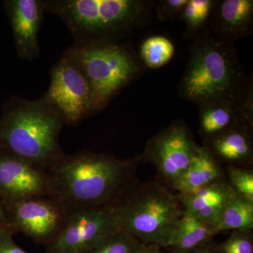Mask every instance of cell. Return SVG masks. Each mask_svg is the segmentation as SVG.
I'll use <instances>...</instances> for the list:
<instances>
[{
	"label": "cell",
	"mask_w": 253,
	"mask_h": 253,
	"mask_svg": "<svg viewBox=\"0 0 253 253\" xmlns=\"http://www.w3.org/2000/svg\"><path fill=\"white\" fill-rule=\"evenodd\" d=\"M214 248L218 253H253L252 231H233L224 242Z\"/></svg>",
	"instance_id": "obj_23"
},
{
	"label": "cell",
	"mask_w": 253,
	"mask_h": 253,
	"mask_svg": "<svg viewBox=\"0 0 253 253\" xmlns=\"http://www.w3.org/2000/svg\"><path fill=\"white\" fill-rule=\"evenodd\" d=\"M139 243L134 236L122 229L89 253H133Z\"/></svg>",
	"instance_id": "obj_24"
},
{
	"label": "cell",
	"mask_w": 253,
	"mask_h": 253,
	"mask_svg": "<svg viewBox=\"0 0 253 253\" xmlns=\"http://www.w3.org/2000/svg\"><path fill=\"white\" fill-rule=\"evenodd\" d=\"M253 166H224V174L234 192L253 204Z\"/></svg>",
	"instance_id": "obj_22"
},
{
	"label": "cell",
	"mask_w": 253,
	"mask_h": 253,
	"mask_svg": "<svg viewBox=\"0 0 253 253\" xmlns=\"http://www.w3.org/2000/svg\"><path fill=\"white\" fill-rule=\"evenodd\" d=\"M13 236L9 228L0 227V253H28L14 242Z\"/></svg>",
	"instance_id": "obj_26"
},
{
	"label": "cell",
	"mask_w": 253,
	"mask_h": 253,
	"mask_svg": "<svg viewBox=\"0 0 253 253\" xmlns=\"http://www.w3.org/2000/svg\"><path fill=\"white\" fill-rule=\"evenodd\" d=\"M121 230L111 208L71 213L45 253H89Z\"/></svg>",
	"instance_id": "obj_9"
},
{
	"label": "cell",
	"mask_w": 253,
	"mask_h": 253,
	"mask_svg": "<svg viewBox=\"0 0 253 253\" xmlns=\"http://www.w3.org/2000/svg\"><path fill=\"white\" fill-rule=\"evenodd\" d=\"M7 227L38 244L48 245L62 230L69 214L49 196H36L3 206Z\"/></svg>",
	"instance_id": "obj_10"
},
{
	"label": "cell",
	"mask_w": 253,
	"mask_h": 253,
	"mask_svg": "<svg viewBox=\"0 0 253 253\" xmlns=\"http://www.w3.org/2000/svg\"><path fill=\"white\" fill-rule=\"evenodd\" d=\"M64 125L59 110L44 96H13L0 117V151L48 172L65 154L59 142Z\"/></svg>",
	"instance_id": "obj_2"
},
{
	"label": "cell",
	"mask_w": 253,
	"mask_h": 253,
	"mask_svg": "<svg viewBox=\"0 0 253 253\" xmlns=\"http://www.w3.org/2000/svg\"><path fill=\"white\" fill-rule=\"evenodd\" d=\"M224 166L218 162L207 148L200 145L189 168L174 190L177 194L190 192L224 177Z\"/></svg>",
	"instance_id": "obj_18"
},
{
	"label": "cell",
	"mask_w": 253,
	"mask_h": 253,
	"mask_svg": "<svg viewBox=\"0 0 253 253\" xmlns=\"http://www.w3.org/2000/svg\"></svg>",
	"instance_id": "obj_30"
},
{
	"label": "cell",
	"mask_w": 253,
	"mask_h": 253,
	"mask_svg": "<svg viewBox=\"0 0 253 253\" xmlns=\"http://www.w3.org/2000/svg\"><path fill=\"white\" fill-rule=\"evenodd\" d=\"M6 226L7 227V224H6V217H5L4 211L3 209L2 205L0 202V227Z\"/></svg>",
	"instance_id": "obj_29"
},
{
	"label": "cell",
	"mask_w": 253,
	"mask_h": 253,
	"mask_svg": "<svg viewBox=\"0 0 253 253\" xmlns=\"http://www.w3.org/2000/svg\"><path fill=\"white\" fill-rule=\"evenodd\" d=\"M217 227L220 232L229 230L252 231L253 204L235 193L224 206Z\"/></svg>",
	"instance_id": "obj_19"
},
{
	"label": "cell",
	"mask_w": 253,
	"mask_h": 253,
	"mask_svg": "<svg viewBox=\"0 0 253 253\" xmlns=\"http://www.w3.org/2000/svg\"><path fill=\"white\" fill-rule=\"evenodd\" d=\"M199 132L203 141L240 124L248 125L234 99L207 103L199 106Z\"/></svg>",
	"instance_id": "obj_16"
},
{
	"label": "cell",
	"mask_w": 253,
	"mask_h": 253,
	"mask_svg": "<svg viewBox=\"0 0 253 253\" xmlns=\"http://www.w3.org/2000/svg\"><path fill=\"white\" fill-rule=\"evenodd\" d=\"M215 0H188L177 20L185 26L183 38L191 40L208 29Z\"/></svg>",
	"instance_id": "obj_20"
},
{
	"label": "cell",
	"mask_w": 253,
	"mask_h": 253,
	"mask_svg": "<svg viewBox=\"0 0 253 253\" xmlns=\"http://www.w3.org/2000/svg\"><path fill=\"white\" fill-rule=\"evenodd\" d=\"M140 154L120 159L109 152L83 150L63 155L48 171L49 197L68 214L99 208H111L138 182Z\"/></svg>",
	"instance_id": "obj_1"
},
{
	"label": "cell",
	"mask_w": 253,
	"mask_h": 253,
	"mask_svg": "<svg viewBox=\"0 0 253 253\" xmlns=\"http://www.w3.org/2000/svg\"><path fill=\"white\" fill-rule=\"evenodd\" d=\"M191 253H218L216 251L215 248L212 244V241L208 243V244L205 245L202 247L199 248V249L196 250L194 252Z\"/></svg>",
	"instance_id": "obj_28"
},
{
	"label": "cell",
	"mask_w": 253,
	"mask_h": 253,
	"mask_svg": "<svg viewBox=\"0 0 253 253\" xmlns=\"http://www.w3.org/2000/svg\"><path fill=\"white\" fill-rule=\"evenodd\" d=\"M234 194L224 176L204 187L176 195L184 211L217 226L224 206Z\"/></svg>",
	"instance_id": "obj_15"
},
{
	"label": "cell",
	"mask_w": 253,
	"mask_h": 253,
	"mask_svg": "<svg viewBox=\"0 0 253 253\" xmlns=\"http://www.w3.org/2000/svg\"><path fill=\"white\" fill-rule=\"evenodd\" d=\"M202 145L224 167L253 166V126L240 124L203 141Z\"/></svg>",
	"instance_id": "obj_14"
},
{
	"label": "cell",
	"mask_w": 253,
	"mask_h": 253,
	"mask_svg": "<svg viewBox=\"0 0 253 253\" xmlns=\"http://www.w3.org/2000/svg\"><path fill=\"white\" fill-rule=\"evenodd\" d=\"M174 52V44L167 37L153 36L141 42L138 54L146 68L158 69L171 61Z\"/></svg>",
	"instance_id": "obj_21"
},
{
	"label": "cell",
	"mask_w": 253,
	"mask_h": 253,
	"mask_svg": "<svg viewBox=\"0 0 253 253\" xmlns=\"http://www.w3.org/2000/svg\"><path fill=\"white\" fill-rule=\"evenodd\" d=\"M250 76L246 74L234 43L220 41L208 30L195 37L177 91L199 106L235 99Z\"/></svg>",
	"instance_id": "obj_4"
},
{
	"label": "cell",
	"mask_w": 253,
	"mask_h": 253,
	"mask_svg": "<svg viewBox=\"0 0 253 253\" xmlns=\"http://www.w3.org/2000/svg\"><path fill=\"white\" fill-rule=\"evenodd\" d=\"M220 231L211 224L195 215L184 212L174 229L169 247L171 253H191L212 241Z\"/></svg>",
	"instance_id": "obj_17"
},
{
	"label": "cell",
	"mask_w": 253,
	"mask_h": 253,
	"mask_svg": "<svg viewBox=\"0 0 253 253\" xmlns=\"http://www.w3.org/2000/svg\"><path fill=\"white\" fill-rule=\"evenodd\" d=\"M47 0L3 1L9 18L18 57L33 61L41 56L38 33L42 24Z\"/></svg>",
	"instance_id": "obj_12"
},
{
	"label": "cell",
	"mask_w": 253,
	"mask_h": 253,
	"mask_svg": "<svg viewBox=\"0 0 253 253\" xmlns=\"http://www.w3.org/2000/svg\"><path fill=\"white\" fill-rule=\"evenodd\" d=\"M188 0H159L156 1V16L161 22L177 19Z\"/></svg>",
	"instance_id": "obj_25"
},
{
	"label": "cell",
	"mask_w": 253,
	"mask_h": 253,
	"mask_svg": "<svg viewBox=\"0 0 253 253\" xmlns=\"http://www.w3.org/2000/svg\"><path fill=\"white\" fill-rule=\"evenodd\" d=\"M199 146L184 121L175 120L148 140L142 162L153 165L157 179L174 190Z\"/></svg>",
	"instance_id": "obj_8"
},
{
	"label": "cell",
	"mask_w": 253,
	"mask_h": 253,
	"mask_svg": "<svg viewBox=\"0 0 253 253\" xmlns=\"http://www.w3.org/2000/svg\"><path fill=\"white\" fill-rule=\"evenodd\" d=\"M208 30L220 41L234 43L253 31V0H215Z\"/></svg>",
	"instance_id": "obj_13"
},
{
	"label": "cell",
	"mask_w": 253,
	"mask_h": 253,
	"mask_svg": "<svg viewBox=\"0 0 253 253\" xmlns=\"http://www.w3.org/2000/svg\"><path fill=\"white\" fill-rule=\"evenodd\" d=\"M133 253H161V247L155 244H144L139 242Z\"/></svg>",
	"instance_id": "obj_27"
},
{
	"label": "cell",
	"mask_w": 253,
	"mask_h": 253,
	"mask_svg": "<svg viewBox=\"0 0 253 253\" xmlns=\"http://www.w3.org/2000/svg\"><path fill=\"white\" fill-rule=\"evenodd\" d=\"M66 52L87 78L99 111L123 88L142 77L146 69L134 46L123 42L96 45L73 44Z\"/></svg>",
	"instance_id": "obj_6"
},
{
	"label": "cell",
	"mask_w": 253,
	"mask_h": 253,
	"mask_svg": "<svg viewBox=\"0 0 253 253\" xmlns=\"http://www.w3.org/2000/svg\"><path fill=\"white\" fill-rule=\"evenodd\" d=\"M154 0H47L46 11L64 23L76 45L123 42L152 22Z\"/></svg>",
	"instance_id": "obj_3"
},
{
	"label": "cell",
	"mask_w": 253,
	"mask_h": 253,
	"mask_svg": "<svg viewBox=\"0 0 253 253\" xmlns=\"http://www.w3.org/2000/svg\"><path fill=\"white\" fill-rule=\"evenodd\" d=\"M44 97L59 110L65 124L69 126H78L99 112L90 83L66 51L51 68L49 87Z\"/></svg>",
	"instance_id": "obj_7"
},
{
	"label": "cell",
	"mask_w": 253,
	"mask_h": 253,
	"mask_svg": "<svg viewBox=\"0 0 253 253\" xmlns=\"http://www.w3.org/2000/svg\"><path fill=\"white\" fill-rule=\"evenodd\" d=\"M123 230L144 244L169 247L178 221L184 214L177 195L162 181H138L112 207Z\"/></svg>",
	"instance_id": "obj_5"
},
{
	"label": "cell",
	"mask_w": 253,
	"mask_h": 253,
	"mask_svg": "<svg viewBox=\"0 0 253 253\" xmlns=\"http://www.w3.org/2000/svg\"><path fill=\"white\" fill-rule=\"evenodd\" d=\"M49 173L0 151V202L3 206L51 193Z\"/></svg>",
	"instance_id": "obj_11"
}]
</instances>
